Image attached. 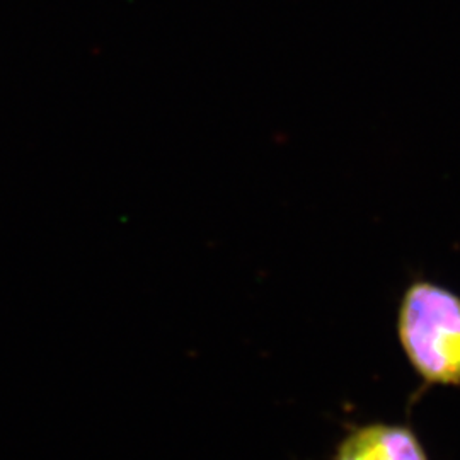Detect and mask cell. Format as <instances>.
Returning <instances> with one entry per match:
<instances>
[{
	"instance_id": "obj_1",
	"label": "cell",
	"mask_w": 460,
	"mask_h": 460,
	"mask_svg": "<svg viewBox=\"0 0 460 460\" xmlns=\"http://www.w3.org/2000/svg\"><path fill=\"white\" fill-rule=\"evenodd\" d=\"M399 348L420 378L416 402L433 387L460 389V294L427 277H412L395 314Z\"/></svg>"
},
{
	"instance_id": "obj_2",
	"label": "cell",
	"mask_w": 460,
	"mask_h": 460,
	"mask_svg": "<svg viewBox=\"0 0 460 460\" xmlns=\"http://www.w3.org/2000/svg\"><path fill=\"white\" fill-rule=\"evenodd\" d=\"M332 460H431L410 425L374 421L351 428Z\"/></svg>"
}]
</instances>
